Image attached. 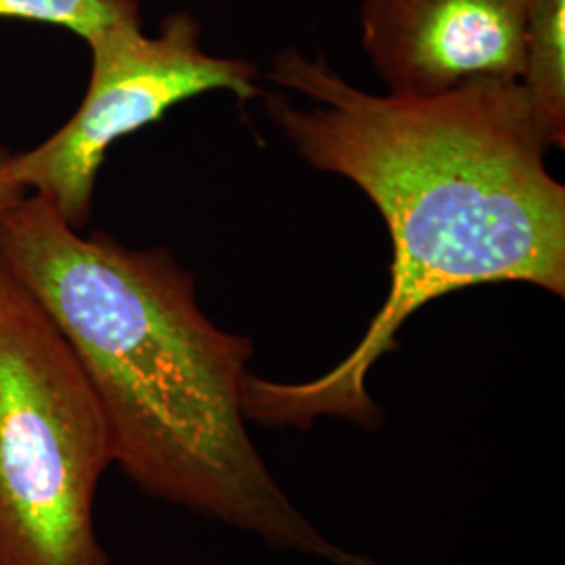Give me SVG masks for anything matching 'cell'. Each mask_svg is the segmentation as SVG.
Masks as SVG:
<instances>
[{"label": "cell", "mask_w": 565, "mask_h": 565, "mask_svg": "<svg viewBox=\"0 0 565 565\" xmlns=\"http://www.w3.org/2000/svg\"><path fill=\"white\" fill-rule=\"evenodd\" d=\"M532 0H363L361 44L387 95L518 82Z\"/></svg>", "instance_id": "5"}, {"label": "cell", "mask_w": 565, "mask_h": 565, "mask_svg": "<svg viewBox=\"0 0 565 565\" xmlns=\"http://www.w3.org/2000/svg\"><path fill=\"white\" fill-rule=\"evenodd\" d=\"M109 465V425L74 350L0 266V565H114L95 527Z\"/></svg>", "instance_id": "3"}, {"label": "cell", "mask_w": 565, "mask_h": 565, "mask_svg": "<svg viewBox=\"0 0 565 565\" xmlns=\"http://www.w3.org/2000/svg\"><path fill=\"white\" fill-rule=\"evenodd\" d=\"M25 195L13 174V153L0 147V212Z\"/></svg>", "instance_id": "8"}, {"label": "cell", "mask_w": 565, "mask_h": 565, "mask_svg": "<svg viewBox=\"0 0 565 565\" xmlns=\"http://www.w3.org/2000/svg\"><path fill=\"white\" fill-rule=\"evenodd\" d=\"M93 67L78 111L39 147L13 153L21 189L49 203L81 231L90 218L95 184L114 142L160 120L177 103L212 90L247 102L263 97L252 61L210 55L191 13H170L158 36L142 30L141 4L93 41Z\"/></svg>", "instance_id": "4"}, {"label": "cell", "mask_w": 565, "mask_h": 565, "mask_svg": "<svg viewBox=\"0 0 565 565\" xmlns=\"http://www.w3.org/2000/svg\"><path fill=\"white\" fill-rule=\"evenodd\" d=\"M268 78L312 102L263 93L268 116L303 162L354 182L384 216L392 281L354 350L321 377L247 373L243 415L310 429L340 419L384 424L366 380L425 303L484 282H530L565 296V189L546 170L548 141L520 82H478L434 97L371 95L323 55H275Z\"/></svg>", "instance_id": "1"}, {"label": "cell", "mask_w": 565, "mask_h": 565, "mask_svg": "<svg viewBox=\"0 0 565 565\" xmlns=\"http://www.w3.org/2000/svg\"><path fill=\"white\" fill-rule=\"evenodd\" d=\"M135 7L139 0H0V20L55 25L88 42Z\"/></svg>", "instance_id": "7"}, {"label": "cell", "mask_w": 565, "mask_h": 565, "mask_svg": "<svg viewBox=\"0 0 565 565\" xmlns=\"http://www.w3.org/2000/svg\"><path fill=\"white\" fill-rule=\"evenodd\" d=\"M520 86L551 147L565 142V0H532Z\"/></svg>", "instance_id": "6"}, {"label": "cell", "mask_w": 565, "mask_h": 565, "mask_svg": "<svg viewBox=\"0 0 565 565\" xmlns=\"http://www.w3.org/2000/svg\"><path fill=\"white\" fill-rule=\"evenodd\" d=\"M0 266L74 350L114 443L149 499L329 565H377L294 505L249 436L243 384L254 342L203 315L193 277L163 247L81 235L25 193L0 212Z\"/></svg>", "instance_id": "2"}]
</instances>
